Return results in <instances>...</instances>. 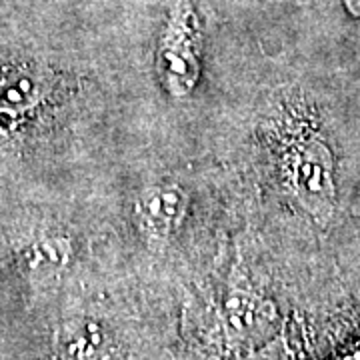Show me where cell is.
<instances>
[{"mask_svg":"<svg viewBox=\"0 0 360 360\" xmlns=\"http://www.w3.org/2000/svg\"><path fill=\"white\" fill-rule=\"evenodd\" d=\"M20 266L34 281L58 278L72 260V245L66 236L46 234L30 240L18 252Z\"/></svg>","mask_w":360,"mask_h":360,"instance_id":"5b68a950","label":"cell"},{"mask_svg":"<svg viewBox=\"0 0 360 360\" xmlns=\"http://www.w3.org/2000/svg\"><path fill=\"white\" fill-rule=\"evenodd\" d=\"M342 2H345V8L348 13L354 18H360V0H342Z\"/></svg>","mask_w":360,"mask_h":360,"instance_id":"52a82bcc","label":"cell"},{"mask_svg":"<svg viewBox=\"0 0 360 360\" xmlns=\"http://www.w3.org/2000/svg\"><path fill=\"white\" fill-rule=\"evenodd\" d=\"M290 180L296 198L309 212L326 217L335 202V179L333 158L328 148L319 141L298 144L292 155Z\"/></svg>","mask_w":360,"mask_h":360,"instance_id":"7a4b0ae2","label":"cell"},{"mask_svg":"<svg viewBox=\"0 0 360 360\" xmlns=\"http://www.w3.org/2000/svg\"><path fill=\"white\" fill-rule=\"evenodd\" d=\"M188 194L176 182L153 184L134 202L139 229L148 243H167L186 219Z\"/></svg>","mask_w":360,"mask_h":360,"instance_id":"3957f363","label":"cell"},{"mask_svg":"<svg viewBox=\"0 0 360 360\" xmlns=\"http://www.w3.org/2000/svg\"><path fill=\"white\" fill-rule=\"evenodd\" d=\"M158 70L167 90L188 96L200 77V20L191 0H174L158 44Z\"/></svg>","mask_w":360,"mask_h":360,"instance_id":"6da1fadb","label":"cell"},{"mask_svg":"<svg viewBox=\"0 0 360 360\" xmlns=\"http://www.w3.org/2000/svg\"><path fill=\"white\" fill-rule=\"evenodd\" d=\"M40 77L30 65H0V116L16 118L30 112L40 101Z\"/></svg>","mask_w":360,"mask_h":360,"instance_id":"277c9868","label":"cell"},{"mask_svg":"<svg viewBox=\"0 0 360 360\" xmlns=\"http://www.w3.org/2000/svg\"><path fill=\"white\" fill-rule=\"evenodd\" d=\"M58 360H108V336L92 321L75 322L58 335Z\"/></svg>","mask_w":360,"mask_h":360,"instance_id":"8992f818","label":"cell"}]
</instances>
